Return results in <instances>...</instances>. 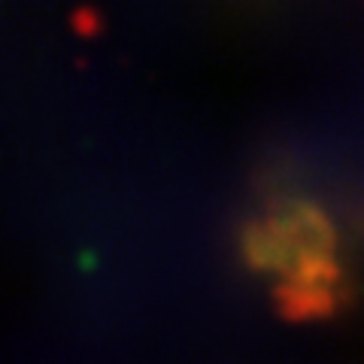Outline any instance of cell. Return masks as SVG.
Listing matches in <instances>:
<instances>
[{"label": "cell", "mask_w": 364, "mask_h": 364, "mask_svg": "<svg viewBox=\"0 0 364 364\" xmlns=\"http://www.w3.org/2000/svg\"><path fill=\"white\" fill-rule=\"evenodd\" d=\"M252 243L264 249L273 270L282 277L279 289L289 298V310H318L322 298H331L337 264L322 215L289 207L261 222Z\"/></svg>", "instance_id": "obj_1"}]
</instances>
